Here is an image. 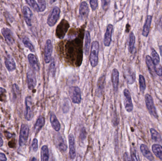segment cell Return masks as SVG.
I'll list each match as a JSON object with an SVG mask.
<instances>
[{"instance_id":"obj_1","label":"cell","mask_w":162,"mask_h":161,"mask_svg":"<svg viewBox=\"0 0 162 161\" xmlns=\"http://www.w3.org/2000/svg\"><path fill=\"white\" fill-rule=\"evenodd\" d=\"M100 50L99 43L98 41L93 42L91 46V54H90V64L92 67H95L97 65L98 62V54Z\"/></svg>"},{"instance_id":"obj_2","label":"cell","mask_w":162,"mask_h":161,"mask_svg":"<svg viewBox=\"0 0 162 161\" xmlns=\"http://www.w3.org/2000/svg\"><path fill=\"white\" fill-rule=\"evenodd\" d=\"M145 98L146 107L150 115L153 116L155 118L157 119V110L154 104V102L152 97L148 94H147L145 95Z\"/></svg>"},{"instance_id":"obj_3","label":"cell","mask_w":162,"mask_h":161,"mask_svg":"<svg viewBox=\"0 0 162 161\" xmlns=\"http://www.w3.org/2000/svg\"><path fill=\"white\" fill-rule=\"evenodd\" d=\"M60 14V9L57 6L54 7L47 20V23L50 27H53L56 24L59 18Z\"/></svg>"},{"instance_id":"obj_4","label":"cell","mask_w":162,"mask_h":161,"mask_svg":"<svg viewBox=\"0 0 162 161\" xmlns=\"http://www.w3.org/2000/svg\"><path fill=\"white\" fill-rule=\"evenodd\" d=\"M69 94L72 101L75 104H79L82 100L81 92L79 87H72L69 88Z\"/></svg>"},{"instance_id":"obj_5","label":"cell","mask_w":162,"mask_h":161,"mask_svg":"<svg viewBox=\"0 0 162 161\" xmlns=\"http://www.w3.org/2000/svg\"><path fill=\"white\" fill-rule=\"evenodd\" d=\"M29 128L28 126L22 124L21 126L19 136V145L22 146H24L27 142L29 134Z\"/></svg>"},{"instance_id":"obj_6","label":"cell","mask_w":162,"mask_h":161,"mask_svg":"<svg viewBox=\"0 0 162 161\" xmlns=\"http://www.w3.org/2000/svg\"><path fill=\"white\" fill-rule=\"evenodd\" d=\"M123 100L126 110L129 113L132 112L133 109V103L130 93L128 89H125L123 91Z\"/></svg>"},{"instance_id":"obj_7","label":"cell","mask_w":162,"mask_h":161,"mask_svg":"<svg viewBox=\"0 0 162 161\" xmlns=\"http://www.w3.org/2000/svg\"><path fill=\"white\" fill-rule=\"evenodd\" d=\"M28 87L29 90H33L37 85L36 74L33 69H29L27 73Z\"/></svg>"},{"instance_id":"obj_8","label":"cell","mask_w":162,"mask_h":161,"mask_svg":"<svg viewBox=\"0 0 162 161\" xmlns=\"http://www.w3.org/2000/svg\"><path fill=\"white\" fill-rule=\"evenodd\" d=\"M69 27L68 22L63 19L57 26L56 30V36L59 38H63L67 32Z\"/></svg>"},{"instance_id":"obj_9","label":"cell","mask_w":162,"mask_h":161,"mask_svg":"<svg viewBox=\"0 0 162 161\" xmlns=\"http://www.w3.org/2000/svg\"><path fill=\"white\" fill-rule=\"evenodd\" d=\"M124 76L127 82L129 84H133L136 80V73L131 68L126 67L123 71Z\"/></svg>"},{"instance_id":"obj_10","label":"cell","mask_w":162,"mask_h":161,"mask_svg":"<svg viewBox=\"0 0 162 161\" xmlns=\"http://www.w3.org/2000/svg\"><path fill=\"white\" fill-rule=\"evenodd\" d=\"M53 51V45L51 40L48 39L46 43L45 47L44 60L46 64H49L51 61V55Z\"/></svg>"},{"instance_id":"obj_11","label":"cell","mask_w":162,"mask_h":161,"mask_svg":"<svg viewBox=\"0 0 162 161\" xmlns=\"http://www.w3.org/2000/svg\"><path fill=\"white\" fill-rule=\"evenodd\" d=\"M26 110L25 112V119L27 120H31L33 117V112L32 110V101L31 98L27 97L25 99Z\"/></svg>"},{"instance_id":"obj_12","label":"cell","mask_w":162,"mask_h":161,"mask_svg":"<svg viewBox=\"0 0 162 161\" xmlns=\"http://www.w3.org/2000/svg\"><path fill=\"white\" fill-rule=\"evenodd\" d=\"M113 26L112 24H109L106 28V32L104 38V44L105 46H109L111 41Z\"/></svg>"},{"instance_id":"obj_13","label":"cell","mask_w":162,"mask_h":161,"mask_svg":"<svg viewBox=\"0 0 162 161\" xmlns=\"http://www.w3.org/2000/svg\"><path fill=\"white\" fill-rule=\"evenodd\" d=\"M69 144V156L71 159H75L76 156V145L75 138L73 135H69L68 136Z\"/></svg>"},{"instance_id":"obj_14","label":"cell","mask_w":162,"mask_h":161,"mask_svg":"<svg viewBox=\"0 0 162 161\" xmlns=\"http://www.w3.org/2000/svg\"><path fill=\"white\" fill-rule=\"evenodd\" d=\"M23 14L24 16V20L28 26H32V12L27 6H24L23 8Z\"/></svg>"},{"instance_id":"obj_15","label":"cell","mask_w":162,"mask_h":161,"mask_svg":"<svg viewBox=\"0 0 162 161\" xmlns=\"http://www.w3.org/2000/svg\"><path fill=\"white\" fill-rule=\"evenodd\" d=\"M56 145L57 148L61 152L64 153L67 150V146L66 144L61 135L59 134L56 136L55 140Z\"/></svg>"},{"instance_id":"obj_16","label":"cell","mask_w":162,"mask_h":161,"mask_svg":"<svg viewBox=\"0 0 162 161\" xmlns=\"http://www.w3.org/2000/svg\"><path fill=\"white\" fill-rule=\"evenodd\" d=\"M1 32L8 43L10 44H13L14 43V38L13 34L11 30L7 28H3L2 29Z\"/></svg>"},{"instance_id":"obj_17","label":"cell","mask_w":162,"mask_h":161,"mask_svg":"<svg viewBox=\"0 0 162 161\" xmlns=\"http://www.w3.org/2000/svg\"><path fill=\"white\" fill-rule=\"evenodd\" d=\"M89 13V9L86 2H83L79 7V14L82 19L87 18Z\"/></svg>"},{"instance_id":"obj_18","label":"cell","mask_w":162,"mask_h":161,"mask_svg":"<svg viewBox=\"0 0 162 161\" xmlns=\"http://www.w3.org/2000/svg\"><path fill=\"white\" fill-rule=\"evenodd\" d=\"M142 154L149 161H154V157L150 150L145 144H142L140 146Z\"/></svg>"},{"instance_id":"obj_19","label":"cell","mask_w":162,"mask_h":161,"mask_svg":"<svg viewBox=\"0 0 162 161\" xmlns=\"http://www.w3.org/2000/svg\"><path fill=\"white\" fill-rule=\"evenodd\" d=\"M5 65L8 71L12 72L16 68V66L14 59L12 56L8 55L5 61Z\"/></svg>"},{"instance_id":"obj_20","label":"cell","mask_w":162,"mask_h":161,"mask_svg":"<svg viewBox=\"0 0 162 161\" xmlns=\"http://www.w3.org/2000/svg\"><path fill=\"white\" fill-rule=\"evenodd\" d=\"M29 61L33 70L34 71H39V67L38 64L37 58L35 55L32 54H30L28 56Z\"/></svg>"},{"instance_id":"obj_21","label":"cell","mask_w":162,"mask_h":161,"mask_svg":"<svg viewBox=\"0 0 162 161\" xmlns=\"http://www.w3.org/2000/svg\"><path fill=\"white\" fill-rule=\"evenodd\" d=\"M152 20V16L151 15H148L146 19L143 29L142 35L145 37H147L149 34Z\"/></svg>"},{"instance_id":"obj_22","label":"cell","mask_w":162,"mask_h":161,"mask_svg":"<svg viewBox=\"0 0 162 161\" xmlns=\"http://www.w3.org/2000/svg\"><path fill=\"white\" fill-rule=\"evenodd\" d=\"M112 82L115 91H118L119 82V72L118 70L114 69L112 72Z\"/></svg>"},{"instance_id":"obj_23","label":"cell","mask_w":162,"mask_h":161,"mask_svg":"<svg viewBox=\"0 0 162 161\" xmlns=\"http://www.w3.org/2000/svg\"><path fill=\"white\" fill-rule=\"evenodd\" d=\"M50 121L53 129L56 131H59L60 129L61 125L59 121L55 114L51 113L50 115Z\"/></svg>"},{"instance_id":"obj_24","label":"cell","mask_w":162,"mask_h":161,"mask_svg":"<svg viewBox=\"0 0 162 161\" xmlns=\"http://www.w3.org/2000/svg\"><path fill=\"white\" fill-rule=\"evenodd\" d=\"M91 36L90 32L88 31H86L85 33L84 37V51L85 54L87 55L88 54L89 50H90V44H91Z\"/></svg>"},{"instance_id":"obj_25","label":"cell","mask_w":162,"mask_h":161,"mask_svg":"<svg viewBox=\"0 0 162 161\" xmlns=\"http://www.w3.org/2000/svg\"><path fill=\"white\" fill-rule=\"evenodd\" d=\"M105 76L103 75L100 77L97 84V93L98 95H101L104 88Z\"/></svg>"},{"instance_id":"obj_26","label":"cell","mask_w":162,"mask_h":161,"mask_svg":"<svg viewBox=\"0 0 162 161\" xmlns=\"http://www.w3.org/2000/svg\"><path fill=\"white\" fill-rule=\"evenodd\" d=\"M152 150L153 152L155 155L162 160V146L159 144H154L152 146Z\"/></svg>"},{"instance_id":"obj_27","label":"cell","mask_w":162,"mask_h":161,"mask_svg":"<svg viewBox=\"0 0 162 161\" xmlns=\"http://www.w3.org/2000/svg\"><path fill=\"white\" fill-rule=\"evenodd\" d=\"M40 159H41V161H49V148L46 145H45L41 147V152H40Z\"/></svg>"},{"instance_id":"obj_28","label":"cell","mask_w":162,"mask_h":161,"mask_svg":"<svg viewBox=\"0 0 162 161\" xmlns=\"http://www.w3.org/2000/svg\"><path fill=\"white\" fill-rule=\"evenodd\" d=\"M45 123V120L44 117L43 116H40L39 118L38 119L35 125L34 130L35 133L37 134L41 130L42 127H43Z\"/></svg>"},{"instance_id":"obj_29","label":"cell","mask_w":162,"mask_h":161,"mask_svg":"<svg viewBox=\"0 0 162 161\" xmlns=\"http://www.w3.org/2000/svg\"><path fill=\"white\" fill-rule=\"evenodd\" d=\"M146 61L147 68H148V71H149L151 74H153L155 72V70L156 66L154 64L151 58L149 55H147L146 56Z\"/></svg>"},{"instance_id":"obj_30","label":"cell","mask_w":162,"mask_h":161,"mask_svg":"<svg viewBox=\"0 0 162 161\" xmlns=\"http://www.w3.org/2000/svg\"><path fill=\"white\" fill-rule=\"evenodd\" d=\"M136 38L133 32L130 33L129 36V46L128 49L130 53H132L134 50V45H135Z\"/></svg>"},{"instance_id":"obj_31","label":"cell","mask_w":162,"mask_h":161,"mask_svg":"<svg viewBox=\"0 0 162 161\" xmlns=\"http://www.w3.org/2000/svg\"><path fill=\"white\" fill-rule=\"evenodd\" d=\"M150 131L153 140L156 142H161L162 141L161 135L155 129L151 128L150 129Z\"/></svg>"},{"instance_id":"obj_32","label":"cell","mask_w":162,"mask_h":161,"mask_svg":"<svg viewBox=\"0 0 162 161\" xmlns=\"http://www.w3.org/2000/svg\"><path fill=\"white\" fill-rule=\"evenodd\" d=\"M151 58L155 66L159 65V62H160V57H159V55L157 53V51L154 49H152L151 57Z\"/></svg>"},{"instance_id":"obj_33","label":"cell","mask_w":162,"mask_h":161,"mask_svg":"<svg viewBox=\"0 0 162 161\" xmlns=\"http://www.w3.org/2000/svg\"><path fill=\"white\" fill-rule=\"evenodd\" d=\"M22 42L24 45H25V47L28 48L31 52H35L34 47L33 45L32 44V43L29 41L28 38H27V37L23 38L22 40Z\"/></svg>"},{"instance_id":"obj_34","label":"cell","mask_w":162,"mask_h":161,"mask_svg":"<svg viewBox=\"0 0 162 161\" xmlns=\"http://www.w3.org/2000/svg\"><path fill=\"white\" fill-rule=\"evenodd\" d=\"M139 83L140 90L142 92H144L146 88V81L145 77L142 75L139 76Z\"/></svg>"},{"instance_id":"obj_35","label":"cell","mask_w":162,"mask_h":161,"mask_svg":"<svg viewBox=\"0 0 162 161\" xmlns=\"http://www.w3.org/2000/svg\"><path fill=\"white\" fill-rule=\"evenodd\" d=\"M131 159L132 161H140V155L138 154V151L135 148H133L131 150Z\"/></svg>"},{"instance_id":"obj_36","label":"cell","mask_w":162,"mask_h":161,"mask_svg":"<svg viewBox=\"0 0 162 161\" xmlns=\"http://www.w3.org/2000/svg\"><path fill=\"white\" fill-rule=\"evenodd\" d=\"M49 71L50 75L52 77H54L55 75L56 71V68L55 61L54 60V58H52L51 60V64L50 65L49 68Z\"/></svg>"},{"instance_id":"obj_37","label":"cell","mask_w":162,"mask_h":161,"mask_svg":"<svg viewBox=\"0 0 162 161\" xmlns=\"http://www.w3.org/2000/svg\"><path fill=\"white\" fill-rule=\"evenodd\" d=\"M39 12H43L47 8V3L44 0H38Z\"/></svg>"},{"instance_id":"obj_38","label":"cell","mask_w":162,"mask_h":161,"mask_svg":"<svg viewBox=\"0 0 162 161\" xmlns=\"http://www.w3.org/2000/svg\"><path fill=\"white\" fill-rule=\"evenodd\" d=\"M27 2L30 7H32L35 11L39 12V6L36 1L34 0H27L26 1Z\"/></svg>"},{"instance_id":"obj_39","label":"cell","mask_w":162,"mask_h":161,"mask_svg":"<svg viewBox=\"0 0 162 161\" xmlns=\"http://www.w3.org/2000/svg\"><path fill=\"white\" fill-rule=\"evenodd\" d=\"M6 90L5 88L0 87V101L3 102L6 98Z\"/></svg>"},{"instance_id":"obj_40","label":"cell","mask_w":162,"mask_h":161,"mask_svg":"<svg viewBox=\"0 0 162 161\" xmlns=\"http://www.w3.org/2000/svg\"><path fill=\"white\" fill-rule=\"evenodd\" d=\"M110 2V1L102 0V1H101V3H102V7L103 8V10H104V11L107 10L109 6Z\"/></svg>"},{"instance_id":"obj_41","label":"cell","mask_w":162,"mask_h":161,"mask_svg":"<svg viewBox=\"0 0 162 161\" xmlns=\"http://www.w3.org/2000/svg\"><path fill=\"white\" fill-rule=\"evenodd\" d=\"M90 4L93 11H95L97 8L98 3L97 0H91L90 1Z\"/></svg>"},{"instance_id":"obj_42","label":"cell","mask_w":162,"mask_h":161,"mask_svg":"<svg viewBox=\"0 0 162 161\" xmlns=\"http://www.w3.org/2000/svg\"><path fill=\"white\" fill-rule=\"evenodd\" d=\"M155 73L160 77H162V66L160 65L156 66L155 70Z\"/></svg>"},{"instance_id":"obj_43","label":"cell","mask_w":162,"mask_h":161,"mask_svg":"<svg viewBox=\"0 0 162 161\" xmlns=\"http://www.w3.org/2000/svg\"><path fill=\"white\" fill-rule=\"evenodd\" d=\"M32 147L34 152H36L38 149V141L36 139L33 140L32 142Z\"/></svg>"},{"instance_id":"obj_44","label":"cell","mask_w":162,"mask_h":161,"mask_svg":"<svg viewBox=\"0 0 162 161\" xmlns=\"http://www.w3.org/2000/svg\"><path fill=\"white\" fill-rule=\"evenodd\" d=\"M12 88L13 95L16 97L18 95L19 93V87L17 84H14L12 85Z\"/></svg>"},{"instance_id":"obj_45","label":"cell","mask_w":162,"mask_h":161,"mask_svg":"<svg viewBox=\"0 0 162 161\" xmlns=\"http://www.w3.org/2000/svg\"><path fill=\"white\" fill-rule=\"evenodd\" d=\"M86 129L83 128L80 131V138L81 140H83L84 139H86Z\"/></svg>"},{"instance_id":"obj_46","label":"cell","mask_w":162,"mask_h":161,"mask_svg":"<svg viewBox=\"0 0 162 161\" xmlns=\"http://www.w3.org/2000/svg\"><path fill=\"white\" fill-rule=\"evenodd\" d=\"M157 28L159 31H162V15L157 22Z\"/></svg>"},{"instance_id":"obj_47","label":"cell","mask_w":162,"mask_h":161,"mask_svg":"<svg viewBox=\"0 0 162 161\" xmlns=\"http://www.w3.org/2000/svg\"><path fill=\"white\" fill-rule=\"evenodd\" d=\"M123 158H124V161H132L130 155L127 152L125 153Z\"/></svg>"},{"instance_id":"obj_48","label":"cell","mask_w":162,"mask_h":161,"mask_svg":"<svg viewBox=\"0 0 162 161\" xmlns=\"http://www.w3.org/2000/svg\"><path fill=\"white\" fill-rule=\"evenodd\" d=\"M7 158L5 154L0 152V161H6Z\"/></svg>"},{"instance_id":"obj_49","label":"cell","mask_w":162,"mask_h":161,"mask_svg":"<svg viewBox=\"0 0 162 161\" xmlns=\"http://www.w3.org/2000/svg\"><path fill=\"white\" fill-rule=\"evenodd\" d=\"M3 140L2 139L1 137H0V147L2 146L3 145Z\"/></svg>"},{"instance_id":"obj_50","label":"cell","mask_w":162,"mask_h":161,"mask_svg":"<svg viewBox=\"0 0 162 161\" xmlns=\"http://www.w3.org/2000/svg\"><path fill=\"white\" fill-rule=\"evenodd\" d=\"M159 49H160V54H161V56L162 57V45L159 46Z\"/></svg>"},{"instance_id":"obj_51","label":"cell","mask_w":162,"mask_h":161,"mask_svg":"<svg viewBox=\"0 0 162 161\" xmlns=\"http://www.w3.org/2000/svg\"><path fill=\"white\" fill-rule=\"evenodd\" d=\"M30 161H37V159H36L35 157H33V158H32V159H31V160H30Z\"/></svg>"},{"instance_id":"obj_52","label":"cell","mask_w":162,"mask_h":161,"mask_svg":"<svg viewBox=\"0 0 162 161\" xmlns=\"http://www.w3.org/2000/svg\"><path fill=\"white\" fill-rule=\"evenodd\" d=\"M2 68V63H1V58H0V69Z\"/></svg>"},{"instance_id":"obj_53","label":"cell","mask_w":162,"mask_h":161,"mask_svg":"<svg viewBox=\"0 0 162 161\" xmlns=\"http://www.w3.org/2000/svg\"><path fill=\"white\" fill-rule=\"evenodd\" d=\"M56 2L55 1H50V3H52V2Z\"/></svg>"},{"instance_id":"obj_54","label":"cell","mask_w":162,"mask_h":161,"mask_svg":"<svg viewBox=\"0 0 162 161\" xmlns=\"http://www.w3.org/2000/svg\"><path fill=\"white\" fill-rule=\"evenodd\" d=\"M2 136V133L0 132V137H1Z\"/></svg>"},{"instance_id":"obj_55","label":"cell","mask_w":162,"mask_h":161,"mask_svg":"<svg viewBox=\"0 0 162 161\" xmlns=\"http://www.w3.org/2000/svg\"></svg>"}]
</instances>
